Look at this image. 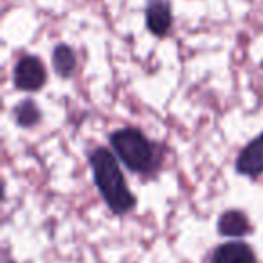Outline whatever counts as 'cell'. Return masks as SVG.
<instances>
[{"instance_id": "2", "label": "cell", "mask_w": 263, "mask_h": 263, "mask_svg": "<svg viewBox=\"0 0 263 263\" xmlns=\"http://www.w3.org/2000/svg\"><path fill=\"white\" fill-rule=\"evenodd\" d=\"M110 144L119 161L130 172L139 175H154L161 166L159 146L144 137L137 128H123L110 136Z\"/></svg>"}, {"instance_id": "3", "label": "cell", "mask_w": 263, "mask_h": 263, "mask_svg": "<svg viewBox=\"0 0 263 263\" xmlns=\"http://www.w3.org/2000/svg\"><path fill=\"white\" fill-rule=\"evenodd\" d=\"M15 85L20 90H29L36 92L47 81V72H45V67L36 56H24L15 67Z\"/></svg>"}, {"instance_id": "1", "label": "cell", "mask_w": 263, "mask_h": 263, "mask_svg": "<svg viewBox=\"0 0 263 263\" xmlns=\"http://www.w3.org/2000/svg\"><path fill=\"white\" fill-rule=\"evenodd\" d=\"M90 168L94 173V182L101 197L114 215H126L136 208V195L126 186L123 173L119 170L116 157L105 148H98L88 157Z\"/></svg>"}, {"instance_id": "9", "label": "cell", "mask_w": 263, "mask_h": 263, "mask_svg": "<svg viewBox=\"0 0 263 263\" xmlns=\"http://www.w3.org/2000/svg\"><path fill=\"white\" fill-rule=\"evenodd\" d=\"M13 116H15V121L22 128L34 126V124H38L42 119L40 108H38L36 103L31 101V99H24V101H20L18 105L13 108Z\"/></svg>"}, {"instance_id": "8", "label": "cell", "mask_w": 263, "mask_h": 263, "mask_svg": "<svg viewBox=\"0 0 263 263\" xmlns=\"http://www.w3.org/2000/svg\"><path fill=\"white\" fill-rule=\"evenodd\" d=\"M52 65H54L56 74H60L62 78H70L76 69V54L69 45H56L52 52Z\"/></svg>"}, {"instance_id": "4", "label": "cell", "mask_w": 263, "mask_h": 263, "mask_svg": "<svg viewBox=\"0 0 263 263\" xmlns=\"http://www.w3.org/2000/svg\"><path fill=\"white\" fill-rule=\"evenodd\" d=\"M236 172L251 179L263 175V134L241 150L236 161Z\"/></svg>"}, {"instance_id": "6", "label": "cell", "mask_w": 263, "mask_h": 263, "mask_svg": "<svg viewBox=\"0 0 263 263\" xmlns=\"http://www.w3.org/2000/svg\"><path fill=\"white\" fill-rule=\"evenodd\" d=\"M211 263H256L252 249L240 241L223 243L213 252Z\"/></svg>"}, {"instance_id": "7", "label": "cell", "mask_w": 263, "mask_h": 263, "mask_svg": "<svg viewBox=\"0 0 263 263\" xmlns=\"http://www.w3.org/2000/svg\"><path fill=\"white\" fill-rule=\"evenodd\" d=\"M252 227L249 222L247 215H243L238 209H229L226 211L218 220V233L223 236H231V238H240L245 234H251Z\"/></svg>"}, {"instance_id": "5", "label": "cell", "mask_w": 263, "mask_h": 263, "mask_svg": "<svg viewBox=\"0 0 263 263\" xmlns=\"http://www.w3.org/2000/svg\"><path fill=\"white\" fill-rule=\"evenodd\" d=\"M146 26L155 36H166L172 27V8L168 0H148Z\"/></svg>"}]
</instances>
